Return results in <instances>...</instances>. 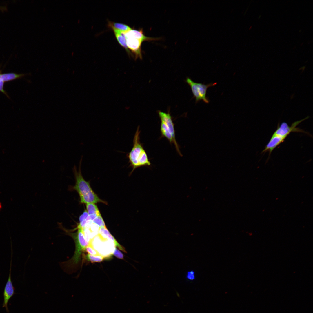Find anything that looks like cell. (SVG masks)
Wrapping results in <instances>:
<instances>
[{
    "label": "cell",
    "mask_w": 313,
    "mask_h": 313,
    "mask_svg": "<svg viewBox=\"0 0 313 313\" xmlns=\"http://www.w3.org/2000/svg\"><path fill=\"white\" fill-rule=\"evenodd\" d=\"M82 160V156L79 161L78 170L75 165L72 169L76 180V183L73 188L78 193L81 202L82 203L86 204L89 203L95 204L98 202L105 203V202L99 198L94 192L89 183L83 178L81 171Z\"/></svg>",
    "instance_id": "cell-1"
},
{
    "label": "cell",
    "mask_w": 313,
    "mask_h": 313,
    "mask_svg": "<svg viewBox=\"0 0 313 313\" xmlns=\"http://www.w3.org/2000/svg\"><path fill=\"white\" fill-rule=\"evenodd\" d=\"M139 126L134 135L133 145L130 151L126 155L129 166L132 168L131 174L136 168L142 166H150L151 163L143 144L140 141V131Z\"/></svg>",
    "instance_id": "cell-2"
},
{
    "label": "cell",
    "mask_w": 313,
    "mask_h": 313,
    "mask_svg": "<svg viewBox=\"0 0 313 313\" xmlns=\"http://www.w3.org/2000/svg\"><path fill=\"white\" fill-rule=\"evenodd\" d=\"M122 33L125 38L128 48L134 54L135 59H142L141 47L143 41L158 40V38L146 36L142 29L138 30L132 29L126 32Z\"/></svg>",
    "instance_id": "cell-3"
},
{
    "label": "cell",
    "mask_w": 313,
    "mask_h": 313,
    "mask_svg": "<svg viewBox=\"0 0 313 313\" xmlns=\"http://www.w3.org/2000/svg\"><path fill=\"white\" fill-rule=\"evenodd\" d=\"M186 82L191 88L194 97L195 98L196 103L201 100H202L205 103H209L210 101L206 96L207 89L210 87L216 85V82L205 84L194 82L189 77L187 78Z\"/></svg>",
    "instance_id": "cell-4"
},
{
    "label": "cell",
    "mask_w": 313,
    "mask_h": 313,
    "mask_svg": "<svg viewBox=\"0 0 313 313\" xmlns=\"http://www.w3.org/2000/svg\"><path fill=\"white\" fill-rule=\"evenodd\" d=\"M77 232L70 234L74 240L76 245L74 255L70 260L74 264H77L79 262L82 252L89 244V243L86 240L84 235L83 229L77 227Z\"/></svg>",
    "instance_id": "cell-5"
},
{
    "label": "cell",
    "mask_w": 313,
    "mask_h": 313,
    "mask_svg": "<svg viewBox=\"0 0 313 313\" xmlns=\"http://www.w3.org/2000/svg\"><path fill=\"white\" fill-rule=\"evenodd\" d=\"M307 116L300 120L296 121L289 126L286 122H283L279 125H278L276 130L272 134L278 136L285 139L286 137L292 132H300L305 133L307 132L297 127V126L304 120L308 119Z\"/></svg>",
    "instance_id": "cell-6"
},
{
    "label": "cell",
    "mask_w": 313,
    "mask_h": 313,
    "mask_svg": "<svg viewBox=\"0 0 313 313\" xmlns=\"http://www.w3.org/2000/svg\"><path fill=\"white\" fill-rule=\"evenodd\" d=\"M11 259L10 262L9 273L8 280L5 285L3 293V302L2 307H5L7 313H9V311L8 307V302L12 297L15 294V289L13 286L11 280V272L12 266V248H11Z\"/></svg>",
    "instance_id": "cell-7"
},
{
    "label": "cell",
    "mask_w": 313,
    "mask_h": 313,
    "mask_svg": "<svg viewBox=\"0 0 313 313\" xmlns=\"http://www.w3.org/2000/svg\"><path fill=\"white\" fill-rule=\"evenodd\" d=\"M158 113L161 121L165 123L173 138L176 140L174 124L170 113H166L159 111Z\"/></svg>",
    "instance_id": "cell-8"
},
{
    "label": "cell",
    "mask_w": 313,
    "mask_h": 313,
    "mask_svg": "<svg viewBox=\"0 0 313 313\" xmlns=\"http://www.w3.org/2000/svg\"><path fill=\"white\" fill-rule=\"evenodd\" d=\"M98 234L103 238L108 239L112 242L115 245L118 247L120 250L124 252H126L125 248L118 243L110 233L106 227L100 228Z\"/></svg>",
    "instance_id": "cell-9"
},
{
    "label": "cell",
    "mask_w": 313,
    "mask_h": 313,
    "mask_svg": "<svg viewBox=\"0 0 313 313\" xmlns=\"http://www.w3.org/2000/svg\"><path fill=\"white\" fill-rule=\"evenodd\" d=\"M111 29L113 31L117 40L119 43L125 49L129 55L130 56L132 54L128 48L126 39L123 33L114 28Z\"/></svg>",
    "instance_id": "cell-10"
},
{
    "label": "cell",
    "mask_w": 313,
    "mask_h": 313,
    "mask_svg": "<svg viewBox=\"0 0 313 313\" xmlns=\"http://www.w3.org/2000/svg\"><path fill=\"white\" fill-rule=\"evenodd\" d=\"M79 221V223L78 227L81 228L82 229L87 228L93 223L90 218L86 210H85L80 216Z\"/></svg>",
    "instance_id": "cell-11"
},
{
    "label": "cell",
    "mask_w": 313,
    "mask_h": 313,
    "mask_svg": "<svg viewBox=\"0 0 313 313\" xmlns=\"http://www.w3.org/2000/svg\"><path fill=\"white\" fill-rule=\"evenodd\" d=\"M87 211L90 220L92 221L97 216L101 215L97 206L93 203L86 204Z\"/></svg>",
    "instance_id": "cell-12"
},
{
    "label": "cell",
    "mask_w": 313,
    "mask_h": 313,
    "mask_svg": "<svg viewBox=\"0 0 313 313\" xmlns=\"http://www.w3.org/2000/svg\"><path fill=\"white\" fill-rule=\"evenodd\" d=\"M108 26L111 29L114 28L122 32H126L132 29L127 25L110 21L108 22Z\"/></svg>",
    "instance_id": "cell-13"
},
{
    "label": "cell",
    "mask_w": 313,
    "mask_h": 313,
    "mask_svg": "<svg viewBox=\"0 0 313 313\" xmlns=\"http://www.w3.org/2000/svg\"><path fill=\"white\" fill-rule=\"evenodd\" d=\"M6 82H7V79L6 74H2L1 70H0V91L9 97L7 93L3 89L4 83Z\"/></svg>",
    "instance_id": "cell-14"
},
{
    "label": "cell",
    "mask_w": 313,
    "mask_h": 313,
    "mask_svg": "<svg viewBox=\"0 0 313 313\" xmlns=\"http://www.w3.org/2000/svg\"><path fill=\"white\" fill-rule=\"evenodd\" d=\"M86 257L88 261H90L92 263L101 262L104 258L103 257L100 255L94 256L89 254L87 255Z\"/></svg>",
    "instance_id": "cell-15"
},
{
    "label": "cell",
    "mask_w": 313,
    "mask_h": 313,
    "mask_svg": "<svg viewBox=\"0 0 313 313\" xmlns=\"http://www.w3.org/2000/svg\"><path fill=\"white\" fill-rule=\"evenodd\" d=\"M92 223L94 224L99 228L106 227L104 221L101 215L96 217L92 221Z\"/></svg>",
    "instance_id": "cell-16"
},
{
    "label": "cell",
    "mask_w": 313,
    "mask_h": 313,
    "mask_svg": "<svg viewBox=\"0 0 313 313\" xmlns=\"http://www.w3.org/2000/svg\"><path fill=\"white\" fill-rule=\"evenodd\" d=\"M84 251L89 254L97 256L100 255L98 252L89 244L85 248Z\"/></svg>",
    "instance_id": "cell-17"
},
{
    "label": "cell",
    "mask_w": 313,
    "mask_h": 313,
    "mask_svg": "<svg viewBox=\"0 0 313 313\" xmlns=\"http://www.w3.org/2000/svg\"><path fill=\"white\" fill-rule=\"evenodd\" d=\"M186 278L189 280H194L195 278L194 272L193 270L188 271L187 273Z\"/></svg>",
    "instance_id": "cell-18"
},
{
    "label": "cell",
    "mask_w": 313,
    "mask_h": 313,
    "mask_svg": "<svg viewBox=\"0 0 313 313\" xmlns=\"http://www.w3.org/2000/svg\"><path fill=\"white\" fill-rule=\"evenodd\" d=\"M113 254L116 257L119 259H122L123 258V254L116 248H115Z\"/></svg>",
    "instance_id": "cell-19"
}]
</instances>
